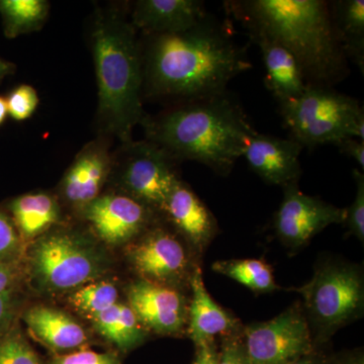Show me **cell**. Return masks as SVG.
Listing matches in <instances>:
<instances>
[{"instance_id":"1","label":"cell","mask_w":364,"mask_h":364,"mask_svg":"<svg viewBox=\"0 0 364 364\" xmlns=\"http://www.w3.org/2000/svg\"><path fill=\"white\" fill-rule=\"evenodd\" d=\"M147 37L142 71L148 97L188 102L218 95L251 68L231 30L208 16L184 32Z\"/></svg>"},{"instance_id":"2","label":"cell","mask_w":364,"mask_h":364,"mask_svg":"<svg viewBox=\"0 0 364 364\" xmlns=\"http://www.w3.org/2000/svg\"><path fill=\"white\" fill-rule=\"evenodd\" d=\"M251 37L286 48L298 62L308 85L343 80L348 64L333 25L330 2L323 0H242L226 2Z\"/></svg>"},{"instance_id":"3","label":"cell","mask_w":364,"mask_h":364,"mask_svg":"<svg viewBox=\"0 0 364 364\" xmlns=\"http://www.w3.org/2000/svg\"><path fill=\"white\" fill-rule=\"evenodd\" d=\"M146 136L174 160L202 163L220 176L231 173L254 134L247 114L227 91L183 102L142 122Z\"/></svg>"},{"instance_id":"4","label":"cell","mask_w":364,"mask_h":364,"mask_svg":"<svg viewBox=\"0 0 364 364\" xmlns=\"http://www.w3.org/2000/svg\"><path fill=\"white\" fill-rule=\"evenodd\" d=\"M102 132L131 142L145 116L142 104V52L136 28L119 11H100L91 33Z\"/></svg>"},{"instance_id":"5","label":"cell","mask_w":364,"mask_h":364,"mask_svg":"<svg viewBox=\"0 0 364 364\" xmlns=\"http://www.w3.org/2000/svg\"><path fill=\"white\" fill-rule=\"evenodd\" d=\"M287 291L303 299L301 305L315 348H328L340 329L363 317V267L342 258H324L306 284Z\"/></svg>"},{"instance_id":"6","label":"cell","mask_w":364,"mask_h":364,"mask_svg":"<svg viewBox=\"0 0 364 364\" xmlns=\"http://www.w3.org/2000/svg\"><path fill=\"white\" fill-rule=\"evenodd\" d=\"M26 272L43 293L75 291L107 272L109 261L97 244L71 230L47 232L26 249Z\"/></svg>"},{"instance_id":"7","label":"cell","mask_w":364,"mask_h":364,"mask_svg":"<svg viewBox=\"0 0 364 364\" xmlns=\"http://www.w3.org/2000/svg\"><path fill=\"white\" fill-rule=\"evenodd\" d=\"M279 112L293 140L306 147L364 141V112L355 98L327 86L308 85L299 97L280 102Z\"/></svg>"},{"instance_id":"8","label":"cell","mask_w":364,"mask_h":364,"mask_svg":"<svg viewBox=\"0 0 364 364\" xmlns=\"http://www.w3.org/2000/svg\"><path fill=\"white\" fill-rule=\"evenodd\" d=\"M114 158L117 159L119 184L126 195L162 212L172 188L179 181L173 158L148 140L123 144Z\"/></svg>"},{"instance_id":"9","label":"cell","mask_w":364,"mask_h":364,"mask_svg":"<svg viewBox=\"0 0 364 364\" xmlns=\"http://www.w3.org/2000/svg\"><path fill=\"white\" fill-rule=\"evenodd\" d=\"M242 339L250 364H287L315 349L301 301L272 320L244 326Z\"/></svg>"},{"instance_id":"10","label":"cell","mask_w":364,"mask_h":364,"mask_svg":"<svg viewBox=\"0 0 364 364\" xmlns=\"http://www.w3.org/2000/svg\"><path fill=\"white\" fill-rule=\"evenodd\" d=\"M191 249L177 235L152 228L141 235L127 250V259L140 279L181 289L189 287L193 270Z\"/></svg>"},{"instance_id":"11","label":"cell","mask_w":364,"mask_h":364,"mask_svg":"<svg viewBox=\"0 0 364 364\" xmlns=\"http://www.w3.org/2000/svg\"><path fill=\"white\" fill-rule=\"evenodd\" d=\"M345 213V208L306 195L298 183H291L284 188V198L273 217V230L284 247L296 252L326 228L343 225Z\"/></svg>"},{"instance_id":"12","label":"cell","mask_w":364,"mask_h":364,"mask_svg":"<svg viewBox=\"0 0 364 364\" xmlns=\"http://www.w3.org/2000/svg\"><path fill=\"white\" fill-rule=\"evenodd\" d=\"M127 298L148 331L162 336L186 333L189 299L181 289L139 279L127 289Z\"/></svg>"},{"instance_id":"13","label":"cell","mask_w":364,"mask_h":364,"mask_svg":"<svg viewBox=\"0 0 364 364\" xmlns=\"http://www.w3.org/2000/svg\"><path fill=\"white\" fill-rule=\"evenodd\" d=\"M155 210L127 195L98 196L83 208L95 234L109 245H123L145 233Z\"/></svg>"},{"instance_id":"14","label":"cell","mask_w":364,"mask_h":364,"mask_svg":"<svg viewBox=\"0 0 364 364\" xmlns=\"http://www.w3.org/2000/svg\"><path fill=\"white\" fill-rule=\"evenodd\" d=\"M303 148L294 140L256 133L249 140L242 157L263 181L284 188L298 183L301 176L299 155Z\"/></svg>"},{"instance_id":"15","label":"cell","mask_w":364,"mask_h":364,"mask_svg":"<svg viewBox=\"0 0 364 364\" xmlns=\"http://www.w3.org/2000/svg\"><path fill=\"white\" fill-rule=\"evenodd\" d=\"M162 212L196 254L205 251L219 233L215 215L181 179L172 188Z\"/></svg>"},{"instance_id":"16","label":"cell","mask_w":364,"mask_h":364,"mask_svg":"<svg viewBox=\"0 0 364 364\" xmlns=\"http://www.w3.org/2000/svg\"><path fill=\"white\" fill-rule=\"evenodd\" d=\"M189 289L191 296L188 301L186 334L195 346L214 341L217 337L241 334L244 326L240 320L220 306L208 294L200 265L193 270Z\"/></svg>"},{"instance_id":"17","label":"cell","mask_w":364,"mask_h":364,"mask_svg":"<svg viewBox=\"0 0 364 364\" xmlns=\"http://www.w3.org/2000/svg\"><path fill=\"white\" fill-rule=\"evenodd\" d=\"M112 156L104 141H95L80 151L62 181L67 202L85 208L100 195L111 172Z\"/></svg>"},{"instance_id":"18","label":"cell","mask_w":364,"mask_h":364,"mask_svg":"<svg viewBox=\"0 0 364 364\" xmlns=\"http://www.w3.org/2000/svg\"><path fill=\"white\" fill-rule=\"evenodd\" d=\"M205 4L198 0H140L132 14V25L147 36L184 32L205 20Z\"/></svg>"},{"instance_id":"19","label":"cell","mask_w":364,"mask_h":364,"mask_svg":"<svg viewBox=\"0 0 364 364\" xmlns=\"http://www.w3.org/2000/svg\"><path fill=\"white\" fill-rule=\"evenodd\" d=\"M21 320L31 333L56 352L81 348L88 341L85 328L66 313L51 306H35L23 310Z\"/></svg>"},{"instance_id":"20","label":"cell","mask_w":364,"mask_h":364,"mask_svg":"<svg viewBox=\"0 0 364 364\" xmlns=\"http://www.w3.org/2000/svg\"><path fill=\"white\" fill-rule=\"evenodd\" d=\"M259 46L264 63L265 85L279 102L299 97L306 83L298 62L286 48L263 37L252 38Z\"/></svg>"},{"instance_id":"21","label":"cell","mask_w":364,"mask_h":364,"mask_svg":"<svg viewBox=\"0 0 364 364\" xmlns=\"http://www.w3.org/2000/svg\"><path fill=\"white\" fill-rule=\"evenodd\" d=\"M9 215L25 243L39 238L61 219L56 198L49 193H28L9 205Z\"/></svg>"},{"instance_id":"22","label":"cell","mask_w":364,"mask_h":364,"mask_svg":"<svg viewBox=\"0 0 364 364\" xmlns=\"http://www.w3.org/2000/svg\"><path fill=\"white\" fill-rule=\"evenodd\" d=\"M91 318L95 330L124 353L142 345L147 337V331L128 304L117 301Z\"/></svg>"},{"instance_id":"23","label":"cell","mask_w":364,"mask_h":364,"mask_svg":"<svg viewBox=\"0 0 364 364\" xmlns=\"http://www.w3.org/2000/svg\"><path fill=\"white\" fill-rule=\"evenodd\" d=\"M333 25L345 56L364 70V1L330 2Z\"/></svg>"},{"instance_id":"24","label":"cell","mask_w":364,"mask_h":364,"mask_svg":"<svg viewBox=\"0 0 364 364\" xmlns=\"http://www.w3.org/2000/svg\"><path fill=\"white\" fill-rule=\"evenodd\" d=\"M212 269L239 282L256 294H270L280 289L275 282L272 267L264 259L219 260L213 263Z\"/></svg>"},{"instance_id":"25","label":"cell","mask_w":364,"mask_h":364,"mask_svg":"<svg viewBox=\"0 0 364 364\" xmlns=\"http://www.w3.org/2000/svg\"><path fill=\"white\" fill-rule=\"evenodd\" d=\"M50 4L45 0H0L4 33L9 39L36 32L44 26Z\"/></svg>"},{"instance_id":"26","label":"cell","mask_w":364,"mask_h":364,"mask_svg":"<svg viewBox=\"0 0 364 364\" xmlns=\"http://www.w3.org/2000/svg\"><path fill=\"white\" fill-rule=\"evenodd\" d=\"M119 299L117 287L109 282H92L72 291L69 303L73 308L92 318L116 305Z\"/></svg>"},{"instance_id":"27","label":"cell","mask_w":364,"mask_h":364,"mask_svg":"<svg viewBox=\"0 0 364 364\" xmlns=\"http://www.w3.org/2000/svg\"><path fill=\"white\" fill-rule=\"evenodd\" d=\"M0 364H42L18 324L0 338Z\"/></svg>"},{"instance_id":"28","label":"cell","mask_w":364,"mask_h":364,"mask_svg":"<svg viewBox=\"0 0 364 364\" xmlns=\"http://www.w3.org/2000/svg\"><path fill=\"white\" fill-rule=\"evenodd\" d=\"M26 244L21 238L11 215L0 208V263H25Z\"/></svg>"},{"instance_id":"29","label":"cell","mask_w":364,"mask_h":364,"mask_svg":"<svg viewBox=\"0 0 364 364\" xmlns=\"http://www.w3.org/2000/svg\"><path fill=\"white\" fill-rule=\"evenodd\" d=\"M356 186V196L353 203L348 208H345V220L343 225L351 236L358 238L361 243L364 242V176L358 169L352 171Z\"/></svg>"},{"instance_id":"30","label":"cell","mask_w":364,"mask_h":364,"mask_svg":"<svg viewBox=\"0 0 364 364\" xmlns=\"http://www.w3.org/2000/svg\"><path fill=\"white\" fill-rule=\"evenodd\" d=\"M6 100L9 116L18 122L26 121L32 117L40 102L37 90L28 85L14 88Z\"/></svg>"},{"instance_id":"31","label":"cell","mask_w":364,"mask_h":364,"mask_svg":"<svg viewBox=\"0 0 364 364\" xmlns=\"http://www.w3.org/2000/svg\"><path fill=\"white\" fill-rule=\"evenodd\" d=\"M23 306V296L21 289L0 294V338L18 324Z\"/></svg>"},{"instance_id":"32","label":"cell","mask_w":364,"mask_h":364,"mask_svg":"<svg viewBox=\"0 0 364 364\" xmlns=\"http://www.w3.org/2000/svg\"><path fill=\"white\" fill-rule=\"evenodd\" d=\"M48 364H122L114 352H97L80 349L71 353L59 354L50 359Z\"/></svg>"},{"instance_id":"33","label":"cell","mask_w":364,"mask_h":364,"mask_svg":"<svg viewBox=\"0 0 364 364\" xmlns=\"http://www.w3.org/2000/svg\"><path fill=\"white\" fill-rule=\"evenodd\" d=\"M219 360L218 364H250L245 346H244L242 333L220 338Z\"/></svg>"},{"instance_id":"34","label":"cell","mask_w":364,"mask_h":364,"mask_svg":"<svg viewBox=\"0 0 364 364\" xmlns=\"http://www.w3.org/2000/svg\"><path fill=\"white\" fill-rule=\"evenodd\" d=\"M26 273L25 263L21 264L0 263V294L21 289Z\"/></svg>"},{"instance_id":"35","label":"cell","mask_w":364,"mask_h":364,"mask_svg":"<svg viewBox=\"0 0 364 364\" xmlns=\"http://www.w3.org/2000/svg\"><path fill=\"white\" fill-rule=\"evenodd\" d=\"M336 146L342 154L353 159L361 169L364 168V141L356 138H347Z\"/></svg>"},{"instance_id":"36","label":"cell","mask_w":364,"mask_h":364,"mask_svg":"<svg viewBox=\"0 0 364 364\" xmlns=\"http://www.w3.org/2000/svg\"><path fill=\"white\" fill-rule=\"evenodd\" d=\"M218 360L219 344L214 340L196 346L195 358L191 364H218Z\"/></svg>"},{"instance_id":"37","label":"cell","mask_w":364,"mask_h":364,"mask_svg":"<svg viewBox=\"0 0 364 364\" xmlns=\"http://www.w3.org/2000/svg\"><path fill=\"white\" fill-rule=\"evenodd\" d=\"M332 352L328 348H315L310 353L287 364H331Z\"/></svg>"},{"instance_id":"38","label":"cell","mask_w":364,"mask_h":364,"mask_svg":"<svg viewBox=\"0 0 364 364\" xmlns=\"http://www.w3.org/2000/svg\"><path fill=\"white\" fill-rule=\"evenodd\" d=\"M331 364H364L363 349L355 348L332 353Z\"/></svg>"},{"instance_id":"39","label":"cell","mask_w":364,"mask_h":364,"mask_svg":"<svg viewBox=\"0 0 364 364\" xmlns=\"http://www.w3.org/2000/svg\"><path fill=\"white\" fill-rule=\"evenodd\" d=\"M14 70H16V66L13 63L0 59V80H2L6 75L14 73Z\"/></svg>"},{"instance_id":"40","label":"cell","mask_w":364,"mask_h":364,"mask_svg":"<svg viewBox=\"0 0 364 364\" xmlns=\"http://www.w3.org/2000/svg\"><path fill=\"white\" fill-rule=\"evenodd\" d=\"M9 111H7V105L6 97H0V126L6 121Z\"/></svg>"}]
</instances>
